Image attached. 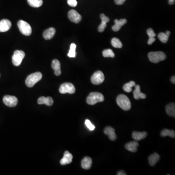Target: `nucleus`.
Returning a JSON list of instances; mask_svg holds the SVG:
<instances>
[{
  "instance_id": "nucleus-25",
  "label": "nucleus",
  "mask_w": 175,
  "mask_h": 175,
  "mask_svg": "<svg viewBox=\"0 0 175 175\" xmlns=\"http://www.w3.org/2000/svg\"><path fill=\"white\" fill-rule=\"evenodd\" d=\"M160 136L162 137L169 136L171 138H175V132L173 130H169L168 129H165L160 133Z\"/></svg>"
},
{
  "instance_id": "nucleus-13",
  "label": "nucleus",
  "mask_w": 175,
  "mask_h": 175,
  "mask_svg": "<svg viewBox=\"0 0 175 175\" xmlns=\"http://www.w3.org/2000/svg\"><path fill=\"white\" fill-rule=\"evenodd\" d=\"M73 157L72 154H71L69 151H66L64 153L63 157L60 160V163L62 165H68L72 162Z\"/></svg>"
},
{
  "instance_id": "nucleus-6",
  "label": "nucleus",
  "mask_w": 175,
  "mask_h": 175,
  "mask_svg": "<svg viewBox=\"0 0 175 175\" xmlns=\"http://www.w3.org/2000/svg\"><path fill=\"white\" fill-rule=\"evenodd\" d=\"M25 57V53L23 51L16 50L12 56V62L14 65L19 66L21 65L23 59Z\"/></svg>"
},
{
  "instance_id": "nucleus-41",
  "label": "nucleus",
  "mask_w": 175,
  "mask_h": 175,
  "mask_svg": "<svg viewBox=\"0 0 175 175\" xmlns=\"http://www.w3.org/2000/svg\"><path fill=\"white\" fill-rule=\"evenodd\" d=\"M0 76H1V75H0Z\"/></svg>"
},
{
  "instance_id": "nucleus-33",
  "label": "nucleus",
  "mask_w": 175,
  "mask_h": 175,
  "mask_svg": "<svg viewBox=\"0 0 175 175\" xmlns=\"http://www.w3.org/2000/svg\"><path fill=\"white\" fill-rule=\"evenodd\" d=\"M147 34L149 38L155 37L156 36V34L155 33L154 30L151 28H149L147 29Z\"/></svg>"
},
{
  "instance_id": "nucleus-12",
  "label": "nucleus",
  "mask_w": 175,
  "mask_h": 175,
  "mask_svg": "<svg viewBox=\"0 0 175 175\" xmlns=\"http://www.w3.org/2000/svg\"><path fill=\"white\" fill-rule=\"evenodd\" d=\"M104 133L109 136L111 141H115L117 139V136L115 132V129L111 126H107L104 130Z\"/></svg>"
},
{
  "instance_id": "nucleus-38",
  "label": "nucleus",
  "mask_w": 175,
  "mask_h": 175,
  "mask_svg": "<svg viewBox=\"0 0 175 175\" xmlns=\"http://www.w3.org/2000/svg\"><path fill=\"white\" fill-rule=\"evenodd\" d=\"M175 0H169L168 3L170 5H172L175 4Z\"/></svg>"
},
{
  "instance_id": "nucleus-23",
  "label": "nucleus",
  "mask_w": 175,
  "mask_h": 175,
  "mask_svg": "<svg viewBox=\"0 0 175 175\" xmlns=\"http://www.w3.org/2000/svg\"><path fill=\"white\" fill-rule=\"evenodd\" d=\"M160 159V156L157 153H154L149 157V164L152 166H154L159 162Z\"/></svg>"
},
{
  "instance_id": "nucleus-29",
  "label": "nucleus",
  "mask_w": 175,
  "mask_h": 175,
  "mask_svg": "<svg viewBox=\"0 0 175 175\" xmlns=\"http://www.w3.org/2000/svg\"><path fill=\"white\" fill-rule=\"evenodd\" d=\"M112 45L113 47L116 48H121L123 47V44L119 39L114 38L112 40Z\"/></svg>"
},
{
  "instance_id": "nucleus-32",
  "label": "nucleus",
  "mask_w": 175,
  "mask_h": 175,
  "mask_svg": "<svg viewBox=\"0 0 175 175\" xmlns=\"http://www.w3.org/2000/svg\"><path fill=\"white\" fill-rule=\"evenodd\" d=\"M85 125L90 130L93 131L95 129V126L93 125V124L91 123L89 120L86 119L85 121Z\"/></svg>"
},
{
  "instance_id": "nucleus-40",
  "label": "nucleus",
  "mask_w": 175,
  "mask_h": 175,
  "mask_svg": "<svg viewBox=\"0 0 175 175\" xmlns=\"http://www.w3.org/2000/svg\"><path fill=\"white\" fill-rule=\"evenodd\" d=\"M165 33L166 34L168 35V36H170V32L169 31H167Z\"/></svg>"
},
{
  "instance_id": "nucleus-16",
  "label": "nucleus",
  "mask_w": 175,
  "mask_h": 175,
  "mask_svg": "<svg viewBox=\"0 0 175 175\" xmlns=\"http://www.w3.org/2000/svg\"><path fill=\"white\" fill-rule=\"evenodd\" d=\"M38 103L40 105H47L48 106H51L54 103V100L51 97H45L44 96L40 97L38 100Z\"/></svg>"
},
{
  "instance_id": "nucleus-15",
  "label": "nucleus",
  "mask_w": 175,
  "mask_h": 175,
  "mask_svg": "<svg viewBox=\"0 0 175 175\" xmlns=\"http://www.w3.org/2000/svg\"><path fill=\"white\" fill-rule=\"evenodd\" d=\"M114 23H115V24L113 25L112 29L114 32H117L120 30L121 27L123 26L127 23V20L125 19H121L120 20L115 19L114 20Z\"/></svg>"
},
{
  "instance_id": "nucleus-2",
  "label": "nucleus",
  "mask_w": 175,
  "mask_h": 175,
  "mask_svg": "<svg viewBox=\"0 0 175 175\" xmlns=\"http://www.w3.org/2000/svg\"><path fill=\"white\" fill-rule=\"evenodd\" d=\"M43 75L40 72H36L30 74L25 80V84L28 87L31 88L41 79Z\"/></svg>"
},
{
  "instance_id": "nucleus-21",
  "label": "nucleus",
  "mask_w": 175,
  "mask_h": 175,
  "mask_svg": "<svg viewBox=\"0 0 175 175\" xmlns=\"http://www.w3.org/2000/svg\"><path fill=\"white\" fill-rule=\"evenodd\" d=\"M81 167L84 169L88 170L90 168L92 165V160L89 157H85L81 161Z\"/></svg>"
},
{
  "instance_id": "nucleus-17",
  "label": "nucleus",
  "mask_w": 175,
  "mask_h": 175,
  "mask_svg": "<svg viewBox=\"0 0 175 175\" xmlns=\"http://www.w3.org/2000/svg\"><path fill=\"white\" fill-rule=\"evenodd\" d=\"M135 89L133 91V96L136 100L139 99H145L146 97V96L143 93L141 92V88L140 85H136Z\"/></svg>"
},
{
  "instance_id": "nucleus-7",
  "label": "nucleus",
  "mask_w": 175,
  "mask_h": 175,
  "mask_svg": "<svg viewBox=\"0 0 175 175\" xmlns=\"http://www.w3.org/2000/svg\"><path fill=\"white\" fill-rule=\"evenodd\" d=\"M59 91L62 94H65L67 93L73 94L76 92V89L73 84L71 83H64L60 87Z\"/></svg>"
},
{
  "instance_id": "nucleus-36",
  "label": "nucleus",
  "mask_w": 175,
  "mask_h": 175,
  "mask_svg": "<svg viewBox=\"0 0 175 175\" xmlns=\"http://www.w3.org/2000/svg\"><path fill=\"white\" fill-rule=\"evenodd\" d=\"M126 0H114V2L117 5H122Z\"/></svg>"
},
{
  "instance_id": "nucleus-26",
  "label": "nucleus",
  "mask_w": 175,
  "mask_h": 175,
  "mask_svg": "<svg viewBox=\"0 0 175 175\" xmlns=\"http://www.w3.org/2000/svg\"><path fill=\"white\" fill-rule=\"evenodd\" d=\"M135 82L134 81H130L129 82L125 84V85H124L123 89L125 92H126V93H130L132 91V88L133 87H135Z\"/></svg>"
},
{
  "instance_id": "nucleus-24",
  "label": "nucleus",
  "mask_w": 175,
  "mask_h": 175,
  "mask_svg": "<svg viewBox=\"0 0 175 175\" xmlns=\"http://www.w3.org/2000/svg\"><path fill=\"white\" fill-rule=\"evenodd\" d=\"M166 112L170 116L175 117V104L174 103L169 104L166 107Z\"/></svg>"
},
{
  "instance_id": "nucleus-19",
  "label": "nucleus",
  "mask_w": 175,
  "mask_h": 175,
  "mask_svg": "<svg viewBox=\"0 0 175 175\" xmlns=\"http://www.w3.org/2000/svg\"><path fill=\"white\" fill-rule=\"evenodd\" d=\"M56 33V29L53 27H51L44 31L43 33V37L46 40H49L54 37Z\"/></svg>"
},
{
  "instance_id": "nucleus-37",
  "label": "nucleus",
  "mask_w": 175,
  "mask_h": 175,
  "mask_svg": "<svg viewBox=\"0 0 175 175\" xmlns=\"http://www.w3.org/2000/svg\"><path fill=\"white\" fill-rule=\"evenodd\" d=\"M117 175H126V173L124 171H123V170H121V171H120L117 173Z\"/></svg>"
},
{
  "instance_id": "nucleus-28",
  "label": "nucleus",
  "mask_w": 175,
  "mask_h": 175,
  "mask_svg": "<svg viewBox=\"0 0 175 175\" xmlns=\"http://www.w3.org/2000/svg\"><path fill=\"white\" fill-rule=\"evenodd\" d=\"M76 45L74 43L71 44L70 45V48L69 50V53H68L67 56L69 57H76Z\"/></svg>"
},
{
  "instance_id": "nucleus-35",
  "label": "nucleus",
  "mask_w": 175,
  "mask_h": 175,
  "mask_svg": "<svg viewBox=\"0 0 175 175\" xmlns=\"http://www.w3.org/2000/svg\"><path fill=\"white\" fill-rule=\"evenodd\" d=\"M156 40V39L155 37L149 38V40L147 41V43L149 45H151L153 43L155 42Z\"/></svg>"
},
{
  "instance_id": "nucleus-4",
  "label": "nucleus",
  "mask_w": 175,
  "mask_h": 175,
  "mask_svg": "<svg viewBox=\"0 0 175 175\" xmlns=\"http://www.w3.org/2000/svg\"><path fill=\"white\" fill-rule=\"evenodd\" d=\"M149 60L151 62L158 63L160 61H163L166 58V56L163 52H151L148 54Z\"/></svg>"
},
{
  "instance_id": "nucleus-20",
  "label": "nucleus",
  "mask_w": 175,
  "mask_h": 175,
  "mask_svg": "<svg viewBox=\"0 0 175 175\" xmlns=\"http://www.w3.org/2000/svg\"><path fill=\"white\" fill-rule=\"evenodd\" d=\"M52 67L54 71V74L59 76L61 74V71L60 68V63L57 60H54L52 63Z\"/></svg>"
},
{
  "instance_id": "nucleus-39",
  "label": "nucleus",
  "mask_w": 175,
  "mask_h": 175,
  "mask_svg": "<svg viewBox=\"0 0 175 175\" xmlns=\"http://www.w3.org/2000/svg\"><path fill=\"white\" fill-rule=\"evenodd\" d=\"M171 82L173 84H175V76H173L171 78Z\"/></svg>"
},
{
  "instance_id": "nucleus-5",
  "label": "nucleus",
  "mask_w": 175,
  "mask_h": 175,
  "mask_svg": "<svg viewBox=\"0 0 175 175\" xmlns=\"http://www.w3.org/2000/svg\"><path fill=\"white\" fill-rule=\"evenodd\" d=\"M18 26L20 32L25 36H30L32 33V28L29 24L23 20H20L18 23Z\"/></svg>"
},
{
  "instance_id": "nucleus-27",
  "label": "nucleus",
  "mask_w": 175,
  "mask_h": 175,
  "mask_svg": "<svg viewBox=\"0 0 175 175\" xmlns=\"http://www.w3.org/2000/svg\"><path fill=\"white\" fill-rule=\"evenodd\" d=\"M28 4L33 7H39L43 5V0H27Z\"/></svg>"
},
{
  "instance_id": "nucleus-11",
  "label": "nucleus",
  "mask_w": 175,
  "mask_h": 175,
  "mask_svg": "<svg viewBox=\"0 0 175 175\" xmlns=\"http://www.w3.org/2000/svg\"><path fill=\"white\" fill-rule=\"evenodd\" d=\"M100 19L101 20V24L99 25L98 27V31L99 32H103L105 30V29L107 26V24L110 21L109 17L105 16L104 14H101L100 15Z\"/></svg>"
},
{
  "instance_id": "nucleus-18",
  "label": "nucleus",
  "mask_w": 175,
  "mask_h": 175,
  "mask_svg": "<svg viewBox=\"0 0 175 175\" xmlns=\"http://www.w3.org/2000/svg\"><path fill=\"white\" fill-rule=\"evenodd\" d=\"M139 146V143L137 141H132L129 142L125 145V149L128 151L132 152H136L137 151V148Z\"/></svg>"
},
{
  "instance_id": "nucleus-8",
  "label": "nucleus",
  "mask_w": 175,
  "mask_h": 175,
  "mask_svg": "<svg viewBox=\"0 0 175 175\" xmlns=\"http://www.w3.org/2000/svg\"><path fill=\"white\" fill-rule=\"evenodd\" d=\"M105 76L101 71H97L93 74L91 77V82L94 85H98L103 82Z\"/></svg>"
},
{
  "instance_id": "nucleus-34",
  "label": "nucleus",
  "mask_w": 175,
  "mask_h": 175,
  "mask_svg": "<svg viewBox=\"0 0 175 175\" xmlns=\"http://www.w3.org/2000/svg\"><path fill=\"white\" fill-rule=\"evenodd\" d=\"M67 3L70 6L72 7H76L77 4L76 0H67Z\"/></svg>"
},
{
  "instance_id": "nucleus-31",
  "label": "nucleus",
  "mask_w": 175,
  "mask_h": 175,
  "mask_svg": "<svg viewBox=\"0 0 175 175\" xmlns=\"http://www.w3.org/2000/svg\"><path fill=\"white\" fill-rule=\"evenodd\" d=\"M103 56L105 57H114L115 54L112 49H105L103 51Z\"/></svg>"
},
{
  "instance_id": "nucleus-22",
  "label": "nucleus",
  "mask_w": 175,
  "mask_h": 175,
  "mask_svg": "<svg viewBox=\"0 0 175 175\" xmlns=\"http://www.w3.org/2000/svg\"><path fill=\"white\" fill-rule=\"evenodd\" d=\"M147 133L146 132H137L134 131L133 132L132 137L135 141H140L141 140L143 139L147 136Z\"/></svg>"
},
{
  "instance_id": "nucleus-14",
  "label": "nucleus",
  "mask_w": 175,
  "mask_h": 175,
  "mask_svg": "<svg viewBox=\"0 0 175 175\" xmlns=\"http://www.w3.org/2000/svg\"><path fill=\"white\" fill-rule=\"evenodd\" d=\"M11 27V23L9 20L4 19L0 21V32H7Z\"/></svg>"
},
{
  "instance_id": "nucleus-9",
  "label": "nucleus",
  "mask_w": 175,
  "mask_h": 175,
  "mask_svg": "<svg viewBox=\"0 0 175 175\" xmlns=\"http://www.w3.org/2000/svg\"><path fill=\"white\" fill-rule=\"evenodd\" d=\"M4 103L9 107H14L17 105L18 99L14 96H5L3 98Z\"/></svg>"
},
{
  "instance_id": "nucleus-10",
  "label": "nucleus",
  "mask_w": 175,
  "mask_h": 175,
  "mask_svg": "<svg viewBox=\"0 0 175 175\" xmlns=\"http://www.w3.org/2000/svg\"><path fill=\"white\" fill-rule=\"evenodd\" d=\"M68 18L71 21L76 24L80 23L82 19L81 15L74 10H71L68 12Z\"/></svg>"
},
{
  "instance_id": "nucleus-1",
  "label": "nucleus",
  "mask_w": 175,
  "mask_h": 175,
  "mask_svg": "<svg viewBox=\"0 0 175 175\" xmlns=\"http://www.w3.org/2000/svg\"><path fill=\"white\" fill-rule=\"evenodd\" d=\"M117 103L121 109L125 111L131 109V102L129 98L124 94H120L117 97Z\"/></svg>"
},
{
  "instance_id": "nucleus-3",
  "label": "nucleus",
  "mask_w": 175,
  "mask_h": 175,
  "mask_svg": "<svg viewBox=\"0 0 175 175\" xmlns=\"http://www.w3.org/2000/svg\"><path fill=\"white\" fill-rule=\"evenodd\" d=\"M86 101L89 105H95L98 102H103L104 101V97L101 93L93 92L90 93L87 98Z\"/></svg>"
},
{
  "instance_id": "nucleus-30",
  "label": "nucleus",
  "mask_w": 175,
  "mask_h": 175,
  "mask_svg": "<svg viewBox=\"0 0 175 175\" xmlns=\"http://www.w3.org/2000/svg\"><path fill=\"white\" fill-rule=\"evenodd\" d=\"M169 36L163 32H161L158 35V38L161 42L163 43H165L168 40Z\"/></svg>"
}]
</instances>
